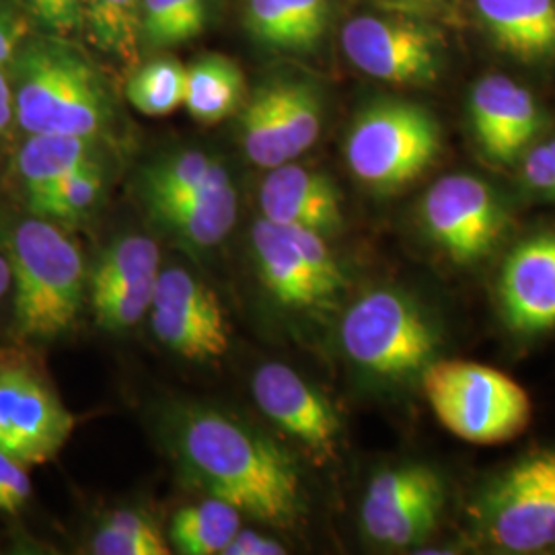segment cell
<instances>
[{"label":"cell","mask_w":555,"mask_h":555,"mask_svg":"<svg viewBox=\"0 0 555 555\" xmlns=\"http://www.w3.org/2000/svg\"><path fill=\"white\" fill-rule=\"evenodd\" d=\"M181 467L202 490L266 525L291 527L302 515L295 459L272 438L212 408H188L176 424Z\"/></svg>","instance_id":"1"},{"label":"cell","mask_w":555,"mask_h":555,"mask_svg":"<svg viewBox=\"0 0 555 555\" xmlns=\"http://www.w3.org/2000/svg\"><path fill=\"white\" fill-rule=\"evenodd\" d=\"M13 274V332L21 341L66 334L85 302L87 270L77 243L56 222L29 217L11 229L4 249Z\"/></svg>","instance_id":"2"},{"label":"cell","mask_w":555,"mask_h":555,"mask_svg":"<svg viewBox=\"0 0 555 555\" xmlns=\"http://www.w3.org/2000/svg\"><path fill=\"white\" fill-rule=\"evenodd\" d=\"M15 119L27 134L98 137L109 100L91 62L59 41H36L15 62Z\"/></svg>","instance_id":"3"},{"label":"cell","mask_w":555,"mask_h":555,"mask_svg":"<svg viewBox=\"0 0 555 555\" xmlns=\"http://www.w3.org/2000/svg\"><path fill=\"white\" fill-rule=\"evenodd\" d=\"M344 354L380 378H410L437 360L440 334L414 298L375 288L357 298L341 318Z\"/></svg>","instance_id":"4"},{"label":"cell","mask_w":555,"mask_h":555,"mask_svg":"<svg viewBox=\"0 0 555 555\" xmlns=\"http://www.w3.org/2000/svg\"><path fill=\"white\" fill-rule=\"evenodd\" d=\"M422 387L440 424L476 444H496L520 435L531 420L527 391L496 369L467 360H435Z\"/></svg>","instance_id":"5"},{"label":"cell","mask_w":555,"mask_h":555,"mask_svg":"<svg viewBox=\"0 0 555 555\" xmlns=\"http://www.w3.org/2000/svg\"><path fill=\"white\" fill-rule=\"evenodd\" d=\"M440 146V126L426 107L403 100L373 101L348 132L346 160L364 185L396 192L435 163Z\"/></svg>","instance_id":"6"},{"label":"cell","mask_w":555,"mask_h":555,"mask_svg":"<svg viewBox=\"0 0 555 555\" xmlns=\"http://www.w3.org/2000/svg\"><path fill=\"white\" fill-rule=\"evenodd\" d=\"M483 539L506 554L555 547V449L520 456L477 502Z\"/></svg>","instance_id":"7"},{"label":"cell","mask_w":555,"mask_h":555,"mask_svg":"<svg viewBox=\"0 0 555 555\" xmlns=\"http://www.w3.org/2000/svg\"><path fill=\"white\" fill-rule=\"evenodd\" d=\"M75 424L40 362L23 348L0 346V451L25 467L46 465Z\"/></svg>","instance_id":"8"},{"label":"cell","mask_w":555,"mask_h":555,"mask_svg":"<svg viewBox=\"0 0 555 555\" xmlns=\"http://www.w3.org/2000/svg\"><path fill=\"white\" fill-rule=\"evenodd\" d=\"M249 238L259 278L282 307L325 311L336 305L346 288V274L325 235L259 219Z\"/></svg>","instance_id":"9"},{"label":"cell","mask_w":555,"mask_h":555,"mask_svg":"<svg viewBox=\"0 0 555 555\" xmlns=\"http://www.w3.org/2000/svg\"><path fill=\"white\" fill-rule=\"evenodd\" d=\"M426 235L461 266L477 263L496 249L511 217L496 190L476 176H444L420 206Z\"/></svg>","instance_id":"10"},{"label":"cell","mask_w":555,"mask_h":555,"mask_svg":"<svg viewBox=\"0 0 555 555\" xmlns=\"http://www.w3.org/2000/svg\"><path fill=\"white\" fill-rule=\"evenodd\" d=\"M323 101L309 80L263 82L241 112V142L247 159L274 169L300 157L321 134Z\"/></svg>","instance_id":"11"},{"label":"cell","mask_w":555,"mask_h":555,"mask_svg":"<svg viewBox=\"0 0 555 555\" xmlns=\"http://www.w3.org/2000/svg\"><path fill=\"white\" fill-rule=\"evenodd\" d=\"M341 48L360 73L391 85H433L444 60L442 40L433 27L378 15L348 21Z\"/></svg>","instance_id":"12"},{"label":"cell","mask_w":555,"mask_h":555,"mask_svg":"<svg viewBox=\"0 0 555 555\" xmlns=\"http://www.w3.org/2000/svg\"><path fill=\"white\" fill-rule=\"evenodd\" d=\"M444 506V481L422 463L383 469L364 494L360 522L373 543L405 550L435 531Z\"/></svg>","instance_id":"13"},{"label":"cell","mask_w":555,"mask_h":555,"mask_svg":"<svg viewBox=\"0 0 555 555\" xmlns=\"http://www.w3.org/2000/svg\"><path fill=\"white\" fill-rule=\"evenodd\" d=\"M149 315L157 339L179 357L208 362L229 352L231 332L219 298L181 268L160 270Z\"/></svg>","instance_id":"14"},{"label":"cell","mask_w":555,"mask_h":555,"mask_svg":"<svg viewBox=\"0 0 555 555\" xmlns=\"http://www.w3.org/2000/svg\"><path fill=\"white\" fill-rule=\"evenodd\" d=\"M259 410L288 437L325 459L334 455L341 424L330 399L282 362H266L251 378Z\"/></svg>","instance_id":"15"},{"label":"cell","mask_w":555,"mask_h":555,"mask_svg":"<svg viewBox=\"0 0 555 555\" xmlns=\"http://www.w3.org/2000/svg\"><path fill=\"white\" fill-rule=\"evenodd\" d=\"M498 300L506 325L518 336L555 327V233L522 238L504 261Z\"/></svg>","instance_id":"16"},{"label":"cell","mask_w":555,"mask_h":555,"mask_svg":"<svg viewBox=\"0 0 555 555\" xmlns=\"http://www.w3.org/2000/svg\"><path fill=\"white\" fill-rule=\"evenodd\" d=\"M469 118L483 155L506 165L533 146L541 128L535 98L504 75L477 80L469 98Z\"/></svg>","instance_id":"17"},{"label":"cell","mask_w":555,"mask_h":555,"mask_svg":"<svg viewBox=\"0 0 555 555\" xmlns=\"http://www.w3.org/2000/svg\"><path fill=\"white\" fill-rule=\"evenodd\" d=\"M259 206L263 219L286 227H302L321 235L334 233L341 222V196L327 176L284 163L270 169L261 183Z\"/></svg>","instance_id":"18"},{"label":"cell","mask_w":555,"mask_h":555,"mask_svg":"<svg viewBox=\"0 0 555 555\" xmlns=\"http://www.w3.org/2000/svg\"><path fill=\"white\" fill-rule=\"evenodd\" d=\"M142 204L151 219L192 249L217 247L237 222L238 196L231 179Z\"/></svg>","instance_id":"19"},{"label":"cell","mask_w":555,"mask_h":555,"mask_svg":"<svg viewBox=\"0 0 555 555\" xmlns=\"http://www.w3.org/2000/svg\"><path fill=\"white\" fill-rule=\"evenodd\" d=\"M476 11L504 54L529 64L555 60V0H476Z\"/></svg>","instance_id":"20"},{"label":"cell","mask_w":555,"mask_h":555,"mask_svg":"<svg viewBox=\"0 0 555 555\" xmlns=\"http://www.w3.org/2000/svg\"><path fill=\"white\" fill-rule=\"evenodd\" d=\"M249 36L274 52L309 54L330 27V0H247Z\"/></svg>","instance_id":"21"},{"label":"cell","mask_w":555,"mask_h":555,"mask_svg":"<svg viewBox=\"0 0 555 555\" xmlns=\"http://www.w3.org/2000/svg\"><path fill=\"white\" fill-rule=\"evenodd\" d=\"M245 101V75L235 60L206 54L188 66L185 109L212 126L233 116Z\"/></svg>","instance_id":"22"},{"label":"cell","mask_w":555,"mask_h":555,"mask_svg":"<svg viewBox=\"0 0 555 555\" xmlns=\"http://www.w3.org/2000/svg\"><path fill=\"white\" fill-rule=\"evenodd\" d=\"M95 160L98 146L93 137L29 134L21 144L15 169L25 194H31Z\"/></svg>","instance_id":"23"},{"label":"cell","mask_w":555,"mask_h":555,"mask_svg":"<svg viewBox=\"0 0 555 555\" xmlns=\"http://www.w3.org/2000/svg\"><path fill=\"white\" fill-rule=\"evenodd\" d=\"M82 29L100 52L137 66L144 41L142 0H85Z\"/></svg>","instance_id":"24"},{"label":"cell","mask_w":555,"mask_h":555,"mask_svg":"<svg viewBox=\"0 0 555 555\" xmlns=\"http://www.w3.org/2000/svg\"><path fill=\"white\" fill-rule=\"evenodd\" d=\"M238 531L241 511L224 500L210 496L178 511L169 537L179 554L217 555L224 554Z\"/></svg>","instance_id":"25"},{"label":"cell","mask_w":555,"mask_h":555,"mask_svg":"<svg viewBox=\"0 0 555 555\" xmlns=\"http://www.w3.org/2000/svg\"><path fill=\"white\" fill-rule=\"evenodd\" d=\"M231 179L220 160L202 151H183L153 160L140 173V199L160 198Z\"/></svg>","instance_id":"26"},{"label":"cell","mask_w":555,"mask_h":555,"mask_svg":"<svg viewBox=\"0 0 555 555\" xmlns=\"http://www.w3.org/2000/svg\"><path fill=\"white\" fill-rule=\"evenodd\" d=\"M103 192V171L100 160L75 169L73 173L25 194L29 215L52 222H73L87 217L100 202Z\"/></svg>","instance_id":"27"},{"label":"cell","mask_w":555,"mask_h":555,"mask_svg":"<svg viewBox=\"0 0 555 555\" xmlns=\"http://www.w3.org/2000/svg\"><path fill=\"white\" fill-rule=\"evenodd\" d=\"M159 272V245L153 238L142 235L119 237L98 259L89 276L91 293L155 282Z\"/></svg>","instance_id":"28"},{"label":"cell","mask_w":555,"mask_h":555,"mask_svg":"<svg viewBox=\"0 0 555 555\" xmlns=\"http://www.w3.org/2000/svg\"><path fill=\"white\" fill-rule=\"evenodd\" d=\"M185 85L188 66L176 59H155L137 68L128 80L126 95L140 114L163 118L183 105Z\"/></svg>","instance_id":"29"},{"label":"cell","mask_w":555,"mask_h":555,"mask_svg":"<svg viewBox=\"0 0 555 555\" xmlns=\"http://www.w3.org/2000/svg\"><path fill=\"white\" fill-rule=\"evenodd\" d=\"M206 0H142L144 43L173 48L196 40L206 27Z\"/></svg>","instance_id":"30"},{"label":"cell","mask_w":555,"mask_h":555,"mask_svg":"<svg viewBox=\"0 0 555 555\" xmlns=\"http://www.w3.org/2000/svg\"><path fill=\"white\" fill-rule=\"evenodd\" d=\"M98 555H167L171 554L159 527L140 511L121 508L103 520L91 541Z\"/></svg>","instance_id":"31"},{"label":"cell","mask_w":555,"mask_h":555,"mask_svg":"<svg viewBox=\"0 0 555 555\" xmlns=\"http://www.w3.org/2000/svg\"><path fill=\"white\" fill-rule=\"evenodd\" d=\"M155 284L157 280L91 293V305L98 323L107 332H126L134 327L151 311Z\"/></svg>","instance_id":"32"},{"label":"cell","mask_w":555,"mask_h":555,"mask_svg":"<svg viewBox=\"0 0 555 555\" xmlns=\"http://www.w3.org/2000/svg\"><path fill=\"white\" fill-rule=\"evenodd\" d=\"M31 500L27 467L0 451V515H20Z\"/></svg>","instance_id":"33"},{"label":"cell","mask_w":555,"mask_h":555,"mask_svg":"<svg viewBox=\"0 0 555 555\" xmlns=\"http://www.w3.org/2000/svg\"><path fill=\"white\" fill-rule=\"evenodd\" d=\"M522 179L531 192L555 202V139L533 144L525 153Z\"/></svg>","instance_id":"34"},{"label":"cell","mask_w":555,"mask_h":555,"mask_svg":"<svg viewBox=\"0 0 555 555\" xmlns=\"http://www.w3.org/2000/svg\"><path fill=\"white\" fill-rule=\"evenodd\" d=\"M36 20L59 36H68L82 27L85 0H27Z\"/></svg>","instance_id":"35"},{"label":"cell","mask_w":555,"mask_h":555,"mask_svg":"<svg viewBox=\"0 0 555 555\" xmlns=\"http://www.w3.org/2000/svg\"><path fill=\"white\" fill-rule=\"evenodd\" d=\"M27 34V21L13 11L0 9V66L15 56Z\"/></svg>","instance_id":"36"},{"label":"cell","mask_w":555,"mask_h":555,"mask_svg":"<svg viewBox=\"0 0 555 555\" xmlns=\"http://www.w3.org/2000/svg\"><path fill=\"white\" fill-rule=\"evenodd\" d=\"M286 547L270 537L254 531H238L222 555H284Z\"/></svg>","instance_id":"37"},{"label":"cell","mask_w":555,"mask_h":555,"mask_svg":"<svg viewBox=\"0 0 555 555\" xmlns=\"http://www.w3.org/2000/svg\"><path fill=\"white\" fill-rule=\"evenodd\" d=\"M13 119H15L13 85L0 68V137L7 132V128L13 124Z\"/></svg>","instance_id":"38"},{"label":"cell","mask_w":555,"mask_h":555,"mask_svg":"<svg viewBox=\"0 0 555 555\" xmlns=\"http://www.w3.org/2000/svg\"><path fill=\"white\" fill-rule=\"evenodd\" d=\"M13 286V274H11V263L7 254L0 249V298L7 297Z\"/></svg>","instance_id":"39"},{"label":"cell","mask_w":555,"mask_h":555,"mask_svg":"<svg viewBox=\"0 0 555 555\" xmlns=\"http://www.w3.org/2000/svg\"><path fill=\"white\" fill-rule=\"evenodd\" d=\"M401 2H420V4H424V2H430V0H401Z\"/></svg>","instance_id":"40"}]
</instances>
